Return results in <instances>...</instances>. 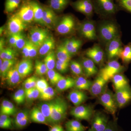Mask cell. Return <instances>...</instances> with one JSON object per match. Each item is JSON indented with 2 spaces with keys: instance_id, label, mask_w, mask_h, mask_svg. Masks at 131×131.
Here are the masks:
<instances>
[{
  "instance_id": "6da1fadb",
  "label": "cell",
  "mask_w": 131,
  "mask_h": 131,
  "mask_svg": "<svg viewBox=\"0 0 131 131\" xmlns=\"http://www.w3.org/2000/svg\"><path fill=\"white\" fill-rule=\"evenodd\" d=\"M97 37L102 43L105 45L108 42L120 35L118 26L115 21L105 20L96 26Z\"/></svg>"
},
{
  "instance_id": "7a4b0ae2",
  "label": "cell",
  "mask_w": 131,
  "mask_h": 131,
  "mask_svg": "<svg viewBox=\"0 0 131 131\" xmlns=\"http://www.w3.org/2000/svg\"><path fill=\"white\" fill-rule=\"evenodd\" d=\"M68 105L66 101L61 97L54 100L51 116V124H59L66 118Z\"/></svg>"
},
{
  "instance_id": "3957f363",
  "label": "cell",
  "mask_w": 131,
  "mask_h": 131,
  "mask_svg": "<svg viewBox=\"0 0 131 131\" xmlns=\"http://www.w3.org/2000/svg\"><path fill=\"white\" fill-rule=\"evenodd\" d=\"M94 12L105 16H112L116 13L117 7L113 0H93Z\"/></svg>"
},
{
  "instance_id": "277c9868",
  "label": "cell",
  "mask_w": 131,
  "mask_h": 131,
  "mask_svg": "<svg viewBox=\"0 0 131 131\" xmlns=\"http://www.w3.org/2000/svg\"><path fill=\"white\" fill-rule=\"evenodd\" d=\"M125 70V67L115 59L109 61L103 68L101 69L99 75L107 81L112 80L114 76Z\"/></svg>"
},
{
  "instance_id": "5b68a950",
  "label": "cell",
  "mask_w": 131,
  "mask_h": 131,
  "mask_svg": "<svg viewBox=\"0 0 131 131\" xmlns=\"http://www.w3.org/2000/svg\"><path fill=\"white\" fill-rule=\"evenodd\" d=\"M79 31L81 36L87 40L93 41L98 39L96 23L90 19H88L80 24Z\"/></svg>"
},
{
  "instance_id": "8992f818",
  "label": "cell",
  "mask_w": 131,
  "mask_h": 131,
  "mask_svg": "<svg viewBox=\"0 0 131 131\" xmlns=\"http://www.w3.org/2000/svg\"><path fill=\"white\" fill-rule=\"evenodd\" d=\"M123 47L120 35L107 43L105 45V54L108 61L119 58Z\"/></svg>"
},
{
  "instance_id": "52a82bcc",
  "label": "cell",
  "mask_w": 131,
  "mask_h": 131,
  "mask_svg": "<svg viewBox=\"0 0 131 131\" xmlns=\"http://www.w3.org/2000/svg\"><path fill=\"white\" fill-rule=\"evenodd\" d=\"M99 102L109 113L114 115L118 108L114 94L106 89L99 96Z\"/></svg>"
},
{
  "instance_id": "ba28073f",
  "label": "cell",
  "mask_w": 131,
  "mask_h": 131,
  "mask_svg": "<svg viewBox=\"0 0 131 131\" xmlns=\"http://www.w3.org/2000/svg\"><path fill=\"white\" fill-rule=\"evenodd\" d=\"M71 5L78 12L90 19L93 15L94 7L93 0H77L71 3Z\"/></svg>"
},
{
  "instance_id": "9c48e42d",
  "label": "cell",
  "mask_w": 131,
  "mask_h": 131,
  "mask_svg": "<svg viewBox=\"0 0 131 131\" xmlns=\"http://www.w3.org/2000/svg\"><path fill=\"white\" fill-rule=\"evenodd\" d=\"M75 26L74 17L70 15H67L61 19L57 26V31L60 35H68L73 32Z\"/></svg>"
},
{
  "instance_id": "30bf717a",
  "label": "cell",
  "mask_w": 131,
  "mask_h": 131,
  "mask_svg": "<svg viewBox=\"0 0 131 131\" xmlns=\"http://www.w3.org/2000/svg\"><path fill=\"white\" fill-rule=\"evenodd\" d=\"M70 114L78 120L90 121L94 114L90 106L80 105L72 108Z\"/></svg>"
},
{
  "instance_id": "8fae6325",
  "label": "cell",
  "mask_w": 131,
  "mask_h": 131,
  "mask_svg": "<svg viewBox=\"0 0 131 131\" xmlns=\"http://www.w3.org/2000/svg\"><path fill=\"white\" fill-rule=\"evenodd\" d=\"M114 96L118 107H124L131 101V87L129 85L116 90Z\"/></svg>"
},
{
  "instance_id": "7c38bea8",
  "label": "cell",
  "mask_w": 131,
  "mask_h": 131,
  "mask_svg": "<svg viewBox=\"0 0 131 131\" xmlns=\"http://www.w3.org/2000/svg\"><path fill=\"white\" fill-rule=\"evenodd\" d=\"M49 36L46 29L39 27L32 28L30 32V39L31 42L40 48Z\"/></svg>"
},
{
  "instance_id": "4fadbf2b",
  "label": "cell",
  "mask_w": 131,
  "mask_h": 131,
  "mask_svg": "<svg viewBox=\"0 0 131 131\" xmlns=\"http://www.w3.org/2000/svg\"><path fill=\"white\" fill-rule=\"evenodd\" d=\"M85 55L95 64L101 65L104 61L106 54L100 46L95 44L92 47L87 49L85 51Z\"/></svg>"
},
{
  "instance_id": "5bb4252c",
  "label": "cell",
  "mask_w": 131,
  "mask_h": 131,
  "mask_svg": "<svg viewBox=\"0 0 131 131\" xmlns=\"http://www.w3.org/2000/svg\"><path fill=\"white\" fill-rule=\"evenodd\" d=\"M25 24L34 21V15L30 0L24 1L18 12L15 14Z\"/></svg>"
},
{
  "instance_id": "9a60e30c",
  "label": "cell",
  "mask_w": 131,
  "mask_h": 131,
  "mask_svg": "<svg viewBox=\"0 0 131 131\" xmlns=\"http://www.w3.org/2000/svg\"><path fill=\"white\" fill-rule=\"evenodd\" d=\"M90 121L91 128L93 131H105L109 122L105 115L100 112L94 114Z\"/></svg>"
},
{
  "instance_id": "2e32d148",
  "label": "cell",
  "mask_w": 131,
  "mask_h": 131,
  "mask_svg": "<svg viewBox=\"0 0 131 131\" xmlns=\"http://www.w3.org/2000/svg\"><path fill=\"white\" fill-rule=\"evenodd\" d=\"M26 27L25 23L16 14L11 16L8 22V30L10 34L21 33Z\"/></svg>"
},
{
  "instance_id": "e0dca14e",
  "label": "cell",
  "mask_w": 131,
  "mask_h": 131,
  "mask_svg": "<svg viewBox=\"0 0 131 131\" xmlns=\"http://www.w3.org/2000/svg\"><path fill=\"white\" fill-rule=\"evenodd\" d=\"M107 81L98 75L92 83L89 91L91 95L94 96H99L106 89Z\"/></svg>"
},
{
  "instance_id": "ac0fdd59",
  "label": "cell",
  "mask_w": 131,
  "mask_h": 131,
  "mask_svg": "<svg viewBox=\"0 0 131 131\" xmlns=\"http://www.w3.org/2000/svg\"><path fill=\"white\" fill-rule=\"evenodd\" d=\"M63 44L71 55L73 56L78 53L82 45L83 42L81 39L74 37L66 39Z\"/></svg>"
},
{
  "instance_id": "d6986e66",
  "label": "cell",
  "mask_w": 131,
  "mask_h": 131,
  "mask_svg": "<svg viewBox=\"0 0 131 131\" xmlns=\"http://www.w3.org/2000/svg\"><path fill=\"white\" fill-rule=\"evenodd\" d=\"M80 63L82 67L84 75L87 77L93 76L98 73V68L95 63L90 59L88 57L82 58Z\"/></svg>"
},
{
  "instance_id": "ffe728a7",
  "label": "cell",
  "mask_w": 131,
  "mask_h": 131,
  "mask_svg": "<svg viewBox=\"0 0 131 131\" xmlns=\"http://www.w3.org/2000/svg\"><path fill=\"white\" fill-rule=\"evenodd\" d=\"M5 79L8 84L9 86H14L19 84L22 78L18 69V63L13 66L8 71Z\"/></svg>"
},
{
  "instance_id": "44dd1931",
  "label": "cell",
  "mask_w": 131,
  "mask_h": 131,
  "mask_svg": "<svg viewBox=\"0 0 131 131\" xmlns=\"http://www.w3.org/2000/svg\"><path fill=\"white\" fill-rule=\"evenodd\" d=\"M68 98L75 106H77L86 101L88 97L83 91L75 89L71 91L69 93Z\"/></svg>"
},
{
  "instance_id": "7402d4cb",
  "label": "cell",
  "mask_w": 131,
  "mask_h": 131,
  "mask_svg": "<svg viewBox=\"0 0 131 131\" xmlns=\"http://www.w3.org/2000/svg\"><path fill=\"white\" fill-rule=\"evenodd\" d=\"M18 69L21 78H25L32 71V61L30 59H24L18 63Z\"/></svg>"
},
{
  "instance_id": "603a6c76",
  "label": "cell",
  "mask_w": 131,
  "mask_h": 131,
  "mask_svg": "<svg viewBox=\"0 0 131 131\" xmlns=\"http://www.w3.org/2000/svg\"><path fill=\"white\" fill-rule=\"evenodd\" d=\"M30 119V113L28 110H22L17 114L15 118V125L19 129L24 128L28 125Z\"/></svg>"
},
{
  "instance_id": "cb8c5ba5",
  "label": "cell",
  "mask_w": 131,
  "mask_h": 131,
  "mask_svg": "<svg viewBox=\"0 0 131 131\" xmlns=\"http://www.w3.org/2000/svg\"><path fill=\"white\" fill-rule=\"evenodd\" d=\"M30 2L34 12V21L38 24L43 25L42 20L43 7L36 0H30Z\"/></svg>"
},
{
  "instance_id": "d4e9b609",
  "label": "cell",
  "mask_w": 131,
  "mask_h": 131,
  "mask_svg": "<svg viewBox=\"0 0 131 131\" xmlns=\"http://www.w3.org/2000/svg\"><path fill=\"white\" fill-rule=\"evenodd\" d=\"M43 13V24L48 26H51L56 23L57 16L54 10L49 7L44 6Z\"/></svg>"
},
{
  "instance_id": "484cf974",
  "label": "cell",
  "mask_w": 131,
  "mask_h": 131,
  "mask_svg": "<svg viewBox=\"0 0 131 131\" xmlns=\"http://www.w3.org/2000/svg\"><path fill=\"white\" fill-rule=\"evenodd\" d=\"M56 42L54 37L49 35L40 47L38 53L40 56H45L48 53L53 50L55 47Z\"/></svg>"
},
{
  "instance_id": "4316f807",
  "label": "cell",
  "mask_w": 131,
  "mask_h": 131,
  "mask_svg": "<svg viewBox=\"0 0 131 131\" xmlns=\"http://www.w3.org/2000/svg\"><path fill=\"white\" fill-rule=\"evenodd\" d=\"M45 102L40 104L38 107L46 118L48 124H51V116L54 106V100Z\"/></svg>"
},
{
  "instance_id": "83f0119b",
  "label": "cell",
  "mask_w": 131,
  "mask_h": 131,
  "mask_svg": "<svg viewBox=\"0 0 131 131\" xmlns=\"http://www.w3.org/2000/svg\"><path fill=\"white\" fill-rule=\"evenodd\" d=\"M30 119L32 122L48 125L46 118L38 107H34L30 113Z\"/></svg>"
},
{
  "instance_id": "f1b7e54d",
  "label": "cell",
  "mask_w": 131,
  "mask_h": 131,
  "mask_svg": "<svg viewBox=\"0 0 131 131\" xmlns=\"http://www.w3.org/2000/svg\"><path fill=\"white\" fill-rule=\"evenodd\" d=\"M112 80L115 91L129 85L127 78L120 73L114 75Z\"/></svg>"
},
{
  "instance_id": "f546056e",
  "label": "cell",
  "mask_w": 131,
  "mask_h": 131,
  "mask_svg": "<svg viewBox=\"0 0 131 131\" xmlns=\"http://www.w3.org/2000/svg\"><path fill=\"white\" fill-rule=\"evenodd\" d=\"M75 79L74 88L79 90H89L93 82L82 76H78Z\"/></svg>"
},
{
  "instance_id": "4dcf8cb0",
  "label": "cell",
  "mask_w": 131,
  "mask_h": 131,
  "mask_svg": "<svg viewBox=\"0 0 131 131\" xmlns=\"http://www.w3.org/2000/svg\"><path fill=\"white\" fill-rule=\"evenodd\" d=\"M75 79L71 77H64L60 80L56 84V89L58 91H63L74 88Z\"/></svg>"
},
{
  "instance_id": "1f68e13d",
  "label": "cell",
  "mask_w": 131,
  "mask_h": 131,
  "mask_svg": "<svg viewBox=\"0 0 131 131\" xmlns=\"http://www.w3.org/2000/svg\"><path fill=\"white\" fill-rule=\"evenodd\" d=\"M0 112L1 114L13 115L16 113V108L11 102L7 100H4L1 104Z\"/></svg>"
},
{
  "instance_id": "d6a6232c",
  "label": "cell",
  "mask_w": 131,
  "mask_h": 131,
  "mask_svg": "<svg viewBox=\"0 0 131 131\" xmlns=\"http://www.w3.org/2000/svg\"><path fill=\"white\" fill-rule=\"evenodd\" d=\"M0 61L1 76L2 78H5L8 71L13 66L16 64V60L15 59L3 60L1 59Z\"/></svg>"
},
{
  "instance_id": "836d02e7",
  "label": "cell",
  "mask_w": 131,
  "mask_h": 131,
  "mask_svg": "<svg viewBox=\"0 0 131 131\" xmlns=\"http://www.w3.org/2000/svg\"><path fill=\"white\" fill-rule=\"evenodd\" d=\"M56 55L58 60L69 63L70 62L72 57L63 43L58 46Z\"/></svg>"
},
{
  "instance_id": "e575fe53",
  "label": "cell",
  "mask_w": 131,
  "mask_h": 131,
  "mask_svg": "<svg viewBox=\"0 0 131 131\" xmlns=\"http://www.w3.org/2000/svg\"><path fill=\"white\" fill-rule=\"evenodd\" d=\"M49 7L54 11L61 12L68 6L70 0H49Z\"/></svg>"
},
{
  "instance_id": "d590c367",
  "label": "cell",
  "mask_w": 131,
  "mask_h": 131,
  "mask_svg": "<svg viewBox=\"0 0 131 131\" xmlns=\"http://www.w3.org/2000/svg\"><path fill=\"white\" fill-rule=\"evenodd\" d=\"M65 128L66 131H86L87 127L78 120H71L66 123Z\"/></svg>"
},
{
  "instance_id": "8d00e7d4",
  "label": "cell",
  "mask_w": 131,
  "mask_h": 131,
  "mask_svg": "<svg viewBox=\"0 0 131 131\" xmlns=\"http://www.w3.org/2000/svg\"><path fill=\"white\" fill-rule=\"evenodd\" d=\"M123 63L128 64L131 62V43H128L123 47L120 55Z\"/></svg>"
},
{
  "instance_id": "74e56055",
  "label": "cell",
  "mask_w": 131,
  "mask_h": 131,
  "mask_svg": "<svg viewBox=\"0 0 131 131\" xmlns=\"http://www.w3.org/2000/svg\"><path fill=\"white\" fill-rule=\"evenodd\" d=\"M56 55L55 52L52 50L48 53L45 57L44 62L47 66L48 70L54 69L56 67L57 61Z\"/></svg>"
},
{
  "instance_id": "f35d334b",
  "label": "cell",
  "mask_w": 131,
  "mask_h": 131,
  "mask_svg": "<svg viewBox=\"0 0 131 131\" xmlns=\"http://www.w3.org/2000/svg\"><path fill=\"white\" fill-rule=\"evenodd\" d=\"M56 93L54 90L49 86L46 89L40 92L39 98L41 101H51L56 95Z\"/></svg>"
},
{
  "instance_id": "ab89813d",
  "label": "cell",
  "mask_w": 131,
  "mask_h": 131,
  "mask_svg": "<svg viewBox=\"0 0 131 131\" xmlns=\"http://www.w3.org/2000/svg\"><path fill=\"white\" fill-rule=\"evenodd\" d=\"M21 0H6L5 3V12L10 13L14 12L21 4Z\"/></svg>"
},
{
  "instance_id": "60d3db41",
  "label": "cell",
  "mask_w": 131,
  "mask_h": 131,
  "mask_svg": "<svg viewBox=\"0 0 131 131\" xmlns=\"http://www.w3.org/2000/svg\"><path fill=\"white\" fill-rule=\"evenodd\" d=\"M16 51L10 48H4L0 51V57L2 60H11L15 59Z\"/></svg>"
},
{
  "instance_id": "b9f144b4",
  "label": "cell",
  "mask_w": 131,
  "mask_h": 131,
  "mask_svg": "<svg viewBox=\"0 0 131 131\" xmlns=\"http://www.w3.org/2000/svg\"><path fill=\"white\" fill-rule=\"evenodd\" d=\"M47 74L50 82L53 86L56 85L64 77L54 69L48 70Z\"/></svg>"
},
{
  "instance_id": "7bdbcfd3",
  "label": "cell",
  "mask_w": 131,
  "mask_h": 131,
  "mask_svg": "<svg viewBox=\"0 0 131 131\" xmlns=\"http://www.w3.org/2000/svg\"><path fill=\"white\" fill-rule=\"evenodd\" d=\"M70 67L72 73L77 76L84 74L81 64L77 61L72 60L70 62Z\"/></svg>"
},
{
  "instance_id": "ee69618b",
  "label": "cell",
  "mask_w": 131,
  "mask_h": 131,
  "mask_svg": "<svg viewBox=\"0 0 131 131\" xmlns=\"http://www.w3.org/2000/svg\"><path fill=\"white\" fill-rule=\"evenodd\" d=\"M35 73L39 76H42L47 74L48 69L44 62L36 60L35 63Z\"/></svg>"
},
{
  "instance_id": "f6af8a7d",
  "label": "cell",
  "mask_w": 131,
  "mask_h": 131,
  "mask_svg": "<svg viewBox=\"0 0 131 131\" xmlns=\"http://www.w3.org/2000/svg\"><path fill=\"white\" fill-rule=\"evenodd\" d=\"M14 100L18 105L24 103L26 100L25 90V89H20L15 92L13 96Z\"/></svg>"
},
{
  "instance_id": "bcb514c9",
  "label": "cell",
  "mask_w": 131,
  "mask_h": 131,
  "mask_svg": "<svg viewBox=\"0 0 131 131\" xmlns=\"http://www.w3.org/2000/svg\"><path fill=\"white\" fill-rule=\"evenodd\" d=\"M12 127V121L9 115L1 114L0 116V127L4 129H10Z\"/></svg>"
},
{
  "instance_id": "7dc6e473",
  "label": "cell",
  "mask_w": 131,
  "mask_h": 131,
  "mask_svg": "<svg viewBox=\"0 0 131 131\" xmlns=\"http://www.w3.org/2000/svg\"><path fill=\"white\" fill-rule=\"evenodd\" d=\"M70 63L58 60L56 61V68L57 70L62 73H65L68 71Z\"/></svg>"
},
{
  "instance_id": "c3c4849f",
  "label": "cell",
  "mask_w": 131,
  "mask_h": 131,
  "mask_svg": "<svg viewBox=\"0 0 131 131\" xmlns=\"http://www.w3.org/2000/svg\"><path fill=\"white\" fill-rule=\"evenodd\" d=\"M49 86L47 81L43 78L38 79L36 88L40 92L46 89Z\"/></svg>"
},
{
  "instance_id": "681fc988",
  "label": "cell",
  "mask_w": 131,
  "mask_h": 131,
  "mask_svg": "<svg viewBox=\"0 0 131 131\" xmlns=\"http://www.w3.org/2000/svg\"><path fill=\"white\" fill-rule=\"evenodd\" d=\"M26 40L21 33L18 34L15 47L18 49H22L25 44Z\"/></svg>"
},
{
  "instance_id": "f907efd6",
  "label": "cell",
  "mask_w": 131,
  "mask_h": 131,
  "mask_svg": "<svg viewBox=\"0 0 131 131\" xmlns=\"http://www.w3.org/2000/svg\"><path fill=\"white\" fill-rule=\"evenodd\" d=\"M117 2L121 8L131 13V0H117Z\"/></svg>"
},
{
  "instance_id": "816d5d0a",
  "label": "cell",
  "mask_w": 131,
  "mask_h": 131,
  "mask_svg": "<svg viewBox=\"0 0 131 131\" xmlns=\"http://www.w3.org/2000/svg\"><path fill=\"white\" fill-rule=\"evenodd\" d=\"M31 41L29 39H27L24 47L22 48V53L24 59H29V51L30 47Z\"/></svg>"
},
{
  "instance_id": "f5cc1de1",
  "label": "cell",
  "mask_w": 131,
  "mask_h": 131,
  "mask_svg": "<svg viewBox=\"0 0 131 131\" xmlns=\"http://www.w3.org/2000/svg\"><path fill=\"white\" fill-rule=\"evenodd\" d=\"M39 48L31 42L30 47L29 51V59L35 57L38 53Z\"/></svg>"
},
{
  "instance_id": "db71d44e",
  "label": "cell",
  "mask_w": 131,
  "mask_h": 131,
  "mask_svg": "<svg viewBox=\"0 0 131 131\" xmlns=\"http://www.w3.org/2000/svg\"><path fill=\"white\" fill-rule=\"evenodd\" d=\"M104 131H119L116 120L109 121L107 127Z\"/></svg>"
},
{
  "instance_id": "11a10c76",
  "label": "cell",
  "mask_w": 131,
  "mask_h": 131,
  "mask_svg": "<svg viewBox=\"0 0 131 131\" xmlns=\"http://www.w3.org/2000/svg\"><path fill=\"white\" fill-rule=\"evenodd\" d=\"M17 34H12L9 35L8 42L10 46L15 47L17 40Z\"/></svg>"
},
{
  "instance_id": "9f6ffc18",
  "label": "cell",
  "mask_w": 131,
  "mask_h": 131,
  "mask_svg": "<svg viewBox=\"0 0 131 131\" xmlns=\"http://www.w3.org/2000/svg\"><path fill=\"white\" fill-rule=\"evenodd\" d=\"M31 91V93L32 95L33 99L34 100H36L39 98L40 96V92L36 88H33L30 89Z\"/></svg>"
},
{
  "instance_id": "6f0895ef",
  "label": "cell",
  "mask_w": 131,
  "mask_h": 131,
  "mask_svg": "<svg viewBox=\"0 0 131 131\" xmlns=\"http://www.w3.org/2000/svg\"><path fill=\"white\" fill-rule=\"evenodd\" d=\"M49 131H64L63 127L59 124H55L52 126Z\"/></svg>"
},
{
  "instance_id": "680465c9",
  "label": "cell",
  "mask_w": 131,
  "mask_h": 131,
  "mask_svg": "<svg viewBox=\"0 0 131 131\" xmlns=\"http://www.w3.org/2000/svg\"><path fill=\"white\" fill-rule=\"evenodd\" d=\"M26 95V100L29 102H31L34 101L32 95L31 93L30 90H25Z\"/></svg>"
},
{
  "instance_id": "91938a15",
  "label": "cell",
  "mask_w": 131,
  "mask_h": 131,
  "mask_svg": "<svg viewBox=\"0 0 131 131\" xmlns=\"http://www.w3.org/2000/svg\"><path fill=\"white\" fill-rule=\"evenodd\" d=\"M4 46H5V40L4 39L2 38L0 41V51L2 50L5 48Z\"/></svg>"
},
{
  "instance_id": "94428289",
  "label": "cell",
  "mask_w": 131,
  "mask_h": 131,
  "mask_svg": "<svg viewBox=\"0 0 131 131\" xmlns=\"http://www.w3.org/2000/svg\"><path fill=\"white\" fill-rule=\"evenodd\" d=\"M3 29H4V28H3V27H1V29H0V30H1V31H1V35L2 34L3 32Z\"/></svg>"
},
{
  "instance_id": "6125c7cd",
  "label": "cell",
  "mask_w": 131,
  "mask_h": 131,
  "mask_svg": "<svg viewBox=\"0 0 131 131\" xmlns=\"http://www.w3.org/2000/svg\"><path fill=\"white\" fill-rule=\"evenodd\" d=\"M88 131H93V130L91 129V128H89V129L88 130Z\"/></svg>"
}]
</instances>
